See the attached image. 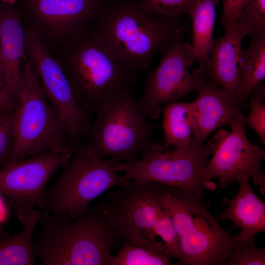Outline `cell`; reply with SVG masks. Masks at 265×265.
Instances as JSON below:
<instances>
[{
	"instance_id": "obj_1",
	"label": "cell",
	"mask_w": 265,
	"mask_h": 265,
	"mask_svg": "<svg viewBox=\"0 0 265 265\" xmlns=\"http://www.w3.org/2000/svg\"><path fill=\"white\" fill-rule=\"evenodd\" d=\"M140 0H104L88 28L109 52L136 75L155 55L189 30L187 23L148 14Z\"/></svg>"
},
{
	"instance_id": "obj_33",
	"label": "cell",
	"mask_w": 265,
	"mask_h": 265,
	"mask_svg": "<svg viewBox=\"0 0 265 265\" xmlns=\"http://www.w3.org/2000/svg\"><path fill=\"white\" fill-rule=\"evenodd\" d=\"M19 0H1V1L7 3L10 5H14L16 2Z\"/></svg>"
},
{
	"instance_id": "obj_11",
	"label": "cell",
	"mask_w": 265,
	"mask_h": 265,
	"mask_svg": "<svg viewBox=\"0 0 265 265\" xmlns=\"http://www.w3.org/2000/svg\"><path fill=\"white\" fill-rule=\"evenodd\" d=\"M26 54L38 74L43 92L73 145L85 138L90 116L77 103L61 66L32 28L23 23Z\"/></svg>"
},
{
	"instance_id": "obj_29",
	"label": "cell",
	"mask_w": 265,
	"mask_h": 265,
	"mask_svg": "<svg viewBox=\"0 0 265 265\" xmlns=\"http://www.w3.org/2000/svg\"><path fill=\"white\" fill-rule=\"evenodd\" d=\"M13 113H0V168L9 161L14 138Z\"/></svg>"
},
{
	"instance_id": "obj_28",
	"label": "cell",
	"mask_w": 265,
	"mask_h": 265,
	"mask_svg": "<svg viewBox=\"0 0 265 265\" xmlns=\"http://www.w3.org/2000/svg\"><path fill=\"white\" fill-rule=\"evenodd\" d=\"M265 250L257 246L255 241L240 244L232 252L227 265H265Z\"/></svg>"
},
{
	"instance_id": "obj_7",
	"label": "cell",
	"mask_w": 265,
	"mask_h": 265,
	"mask_svg": "<svg viewBox=\"0 0 265 265\" xmlns=\"http://www.w3.org/2000/svg\"><path fill=\"white\" fill-rule=\"evenodd\" d=\"M96 115L86 142L97 157L128 163L145 153L164 151L161 144L151 141L155 127L139 110L132 93L106 105Z\"/></svg>"
},
{
	"instance_id": "obj_4",
	"label": "cell",
	"mask_w": 265,
	"mask_h": 265,
	"mask_svg": "<svg viewBox=\"0 0 265 265\" xmlns=\"http://www.w3.org/2000/svg\"><path fill=\"white\" fill-rule=\"evenodd\" d=\"M72 219L63 215L42 223L33 242L36 258L43 265H108L120 241L106 227L102 204Z\"/></svg>"
},
{
	"instance_id": "obj_17",
	"label": "cell",
	"mask_w": 265,
	"mask_h": 265,
	"mask_svg": "<svg viewBox=\"0 0 265 265\" xmlns=\"http://www.w3.org/2000/svg\"><path fill=\"white\" fill-rule=\"evenodd\" d=\"M26 54L21 11L0 2V63L7 86L17 102Z\"/></svg>"
},
{
	"instance_id": "obj_2",
	"label": "cell",
	"mask_w": 265,
	"mask_h": 265,
	"mask_svg": "<svg viewBox=\"0 0 265 265\" xmlns=\"http://www.w3.org/2000/svg\"><path fill=\"white\" fill-rule=\"evenodd\" d=\"M62 69L75 98L89 116L128 94L136 75L125 67L88 27L53 54Z\"/></svg>"
},
{
	"instance_id": "obj_12",
	"label": "cell",
	"mask_w": 265,
	"mask_h": 265,
	"mask_svg": "<svg viewBox=\"0 0 265 265\" xmlns=\"http://www.w3.org/2000/svg\"><path fill=\"white\" fill-rule=\"evenodd\" d=\"M246 126L245 116L241 112L230 126V132L224 129L216 132V143L203 169V177L208 183L216 179L218 187L223 188L238 178L247 176L265 195V174L261 164L265 151L250 141Z\"/></svg>"
},
{
	"instance_id": "obj_30",
	"label": "cell",
	"mask_w": 265,
	"mask_h": 265,
	"mask_svg": "<svg viewBox=\"0 0 265 265\" xmlns=\"http://www.w3.org/2000/svg\"><path fill=\"white\" fill-rule=\"evenodd\" d=\"M243 9L241 0H222V12L220 24L224 27L234 21Z\"/></svg>"
},
{
	"instance_id": "obj_5",
	"label": "cell",
	"mask_w": 265,
	"mask_h": 265,
	"mask_svg": "<svg viewBox=\"0 0 265 265\" xmlns=\"http://www.w3.org/2000/svg\"><path fill=\"white\" fill-rule=\"evenodd\" d=\"M17 102L8 162L50 152L74 153L75 146L45 97L36 70L28 59L23 66Z\"/></svg>"
},
{
	"instance_id": "obj_3",
	"label": "cell",
	"mask_w": 265,
	"mask_h": 265,
	"mask_svg": "<svg viewBox=\"0 0 265 265\" xmlns=\"http://www.w3.org/2000/svg\"><path fill=\"white\" fill-rule=\"evenodd\" d=\"M148 184L172 220L185 265H227L240 244L209 212L210 203L178 187Z\"/></svg>"
},
{
	"instance_id": "obj_21",
	"label": "cell",
	"mask_w": 265,
	"mask_h": 265,
	"mask_svg": "<svg viewBox=\"0 0 265 265\" xmlns=\"http://www.w3.org/2000/svg\"><path fill=\"white\" fill-rule=\"evenodd\" d=\"M265 78V33L251 37L248 47L242 50L236 100L243 108L247 107L249 97Z\"/></svg>"
},
{
	"instance_id": "obj_32",
	"label": "cell",
	"mask_w": 265,
	"mask_h": 265,
	"mask_svg": "<svg viewBox=\"0 0 265 265\" xmlns=\"http://www.w3.org/2000/svg\"><path fill=\"white\" fill-rule=\"evenodd\" d=\"M2 196V195L0 194V223L5 220L7 212L5 204Z\"/></svg>"
},
{
	"instance_id": "obj_26",
	"label": "cell",
	"mask_w": 265,
	"mask_h": 265,
	"mask_svg": "<svg viewBox=\"0 0 265 265\" xmlns=\"http://www.w3.org/2000/svg\"><path fill=\"white\" fill-rule=\"evenodd\" d=\"M237 23L250 37L265 33V0H249L238 17Z\"/></svg>"
},
{
	"instance_id": "obj_9",
	"label": "cell",
	"mask_w": 265,
	"mask_h": 265,
	"mask_svg": "<svg viewBox=\"0 0 265 265\" xmlns=\"http://www.w3.org/2000/svg\"><path fill=\"white\" fill-rule=\"evenodd\" d=\"M109 194L102 203L106 227L124 244L142 246L169 257L161 242L158 240L155 226L161 209L147 182L131 181Z\"/></svg>"
},
{
	"instance_id": "obj_25",
	"label": "cell",
	"mask_w": 265,
	"mask_h": 265,
	"mask_svg": "<svg viewBox=\"0 0 265 265\" xmlns=\"http://www.w3.org/2000/svg\"><path fill=\"white\" fill-rule=\"evenodd\" d=\"M249 111L245 116L246 125L257 134L265 144V87L262 82L258 85L250 95L247 103Z\"/></svg>"
},
{
	"instance_id": "obj_6",
	"label": "cell",
	"mask_w": 265,
	"mask_h": 265,
	"mask_svg": "<svg viewBox=\"0 0 265 265\" xmlns=\"http://www.w3.org/2000/svg\"><path fill=\"white\" fill-rule=\"evenodd\" d=\"M112 158L95 155L86 141L75 145L73 156L53 185L46 189L40 213L41 223L49 218L82 215L89 203L108 189L120 186V176Z\"/></svg>"
},
{
	"instance_id": "obj_14",
	"label": "cell",
	"mask_w": 265,
	"mask_h": 265,
	"mask_svg": "<svg viewBox=\"0 0 265 265\" xmlns=\"http://www.w3.org/2000/svg\"><path fill=\"white\" fill-rule=\"evenodd\" d=\"M179 36L160 52L158 66L151 71L145 81L137 106L148 118H158L165 105L177 102L196 91L195 78L189 71L193 63L190 44Z\"/></svg>"
},
{
	"instance_id": "obj_27",
	"label": "cell",
	"mask_w": 265,
	"mask_h": 265,
	"mask_svg": "<svg viewBox=\"0 0 265 265\" xmlns=\"http://www.w3.org/2000/svg\"><path fill=\"white\" fill-rule=\"evenodd\" d=\"M155 230L157 237H159L162 240L170 259H176L180 265H185L176 230L170 217L162 207L155 224Z\"/></svg>"
},
{
	"instance_id": "obj_20",
	"label": "cell",
	"mask_w": 265,
	"mask_h": 265,
	"mask_svg": "<svg viewBox=\"0 0 265 265\" xmlns=\"http://www.w3.org/2000/svg\"><path fill=\"white\" fill-rule=\"evenodd\" d=\"M218 2L219 0H197L189 15L192 20L189 54L193 62L198 64L200 71L209 62L214 42L213 32Z\"/></svg>"
},
{
	"instance_id": "obj_13",
	"label": "cell",
	"mask_w": 265,
	"mask_h": 265,
	"mask_svg": "<svg viewBox=\"0 0 265 265\" xmlns=\"http://www.w3.org/2000/svg\"><path fill=\"white\" fill-rule=\"evenodd\" d=\"M73 154L47 153L9 161L0 168V194L8 199L22 224L28 212L44 207L48 181L68 164Z\"/></svg>"
},
{
	"instance_id": "obj_34",
	"label": "cell",
	"mask_w": 265,
	"mask_h": 265,
	"mask_svg": "<svg viewBox=\"0 0 265 265\" xmlns=\"http://www.w3.org/2000/svg\"><path fill=\"white\" fill-rule=\"evenodd\" d=\"M248 0H242V3L243 6V8H244L245 5H246V4L248 2Z\"/></svg>"
},
{
	"instance_id": "obj_23",
	"label": "cell",
	"mask_w": 265,
	"mask_h": 265,
	"mask_svg": "<svg viewBox=\"0 0 265 265\" xmlns=\"http://www.w3.org/2000/svg\"><path fill=\"white\" fill-rule=\"evenodd\" d=\"M170 259L165 255L142 246L124 244L108 265H170Z\"/></svg>"
},
{
	"instance_id": "obj_22",
	"label": "cell",
	"mask_w": 265,
	"mask_h": 265,
	"mask_svg": "<svg viewBox=\"0 0 265 265\" xmlns=\"http://www.w3.org/2000/svg\"><path fill=\"white\" fill-rule=\"evenodd\" d=\"M40 216L39 211L32 210L26 215L20 232L12 236L0 232V265L35 264L32 238Z\"/></svg>"
},
{
	"instance_id": "obj_8",
	"label": "cell",
	"mask_w": 265,
	"mask_h": 265,
	"mask_svg": "<svg viewBox=\"0 0 265 265\" xmlns=\"http://www.w3.org/2000/svg\"><path fill=\"white\" fill-rule=\"evenodd\" d=\"M216 141L214 133L199 147L149 152L131 162L117 161L115 170L123 173L120 176V186L131 181L155 182L178 187L202 198L206 190L212 191L216 187L214 182H206L203 177V169Z\"/></svg>"
},
{
	"instance_id": "obj_19",
	"label": "cell",
	"mask_w": 265,
	"mask_h": 265,
	"mask_svg": "<svg viewBox=\"0 0 265 265\" xmlns=\"http://www.w3.org/2000/svg\"><path fill=\"white\" fill-rule=\"evenodd\" d=\"M161 127L164 150L192 147L195 132L196 116L193 102H174L163 106Z\"/></svg>"
},
{
	"instance_id": "obj_15",
	"label": "cell",
	"mask_w": 265,
	"mask_h": 265,
	"mask_svg": "<svg viewBox=\"0 0 265 265\" xmlns=\"http://www.w3.org/2000/svg\"><path fill=\"white\" fill-rule=\"evenodd\" d=\"M196 83L197 97L192 102L196 117L195 132L192 147L197 148L212 132L231 124L242 112L236 100L213 81L202 77L196 69L192 73Z\"/></svg>"
},
{
	"instance_id": "obj_10",
	"label": "cell",
	"mask_w": 265,
	"mask_h": 265,
	"mask_svg": "<svg viewBox=\"0 0 265 265\" xmlns=\"http://www.w3.org/2000/svg\"><path fill=\"white\" fill-rule=\"evenodd\" d=\"M23 22L52 54L80 36L98 15L104 0H19Z\"/></svg>"
},
{
	"instance_id": "obj_18",
	"label": "cell",
	"mask_w": 265,
	"mask_h": 265,
	"mask_svg": "<svg viewBox=\"0 0 265 265\" xmlns=\"http://www.w3.org/2000/svg\"><path fill=\"white\" fill-rule=\"evenodd\" d=\"M249 180L247 176L238 179V192L232 199H221V203L227 207L224 213L215 216L218 221L230 220L234 228L240 229L236 234L240 244L255 241L256 234L265 232V204L253 191Z\"/></svg>"
},
{
	"instance_id": "obj_16",
	"label": "cell",
	"mask_w": 265,
	"mask_h": 265,
	"mask_svg": "<svg viewBox=\"0 0 265 265\" xmlns=\"http://www.w3.org/2000/svg\"><path fill=\"white\" fill-rule=\"evenodd\" d=\"M224 27L223 36L214 40L206 66L202 71L197 70L202 77L217 84L236 100L241 43L247 33L234 22Z\"/></svg>"
},
{
	"instance_id": "obj_31",
	"label": "cell",
	"mask_w": 265,
	"mask_h": 265,
	"mask_svg": "<svg viewBox=\"0 0 265 265\" xmlns=\"http://www.w3.org/2000/svg\"><path fill=\"white\" fill-rule=\"evenodd\" d=\"M17 103L8 89L3 75L0 63V113L13 112Z\"/></svg>"
},
{
	"instance_id": "obj_24",
	"label": "cell",
	"mask_w": 265,
	"mask_h": 265,
	"mask_svg": "<svg viewBox=\"0 0 265 265\" xmlns=\"http://www.w3.org/2000/svg\"><path fill=\"white\" fill-rule=\"evenodd\" d=\"M197 0H140L142 9L151 15L170 19L189 16Z\"/></svg>"
}]
</instances>
